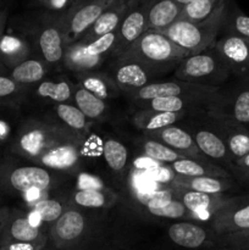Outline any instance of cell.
<instances>
[{"label":"cell","instance_id":"34","mask_svg":"<svg viewBox=\"0 0 249 250\" xmlns=\"http://www.w3.org/2000/svg\"><path fill=\"white\" fill-rule=\"evenodd\" d=\"M53 110L58 121L66 128L81 134H85V132L89 129L90 121L72 103L55 104Z\"/></svg>","mask_w":249,"mask_h":250},{"label":"cell","instance_id":"51","mask_svg":"<svg viewBox=\"0 0 249 250\" xmlns=\"http://www.w3.org/2000/svg\"><path fill=\"white\" fill-rule=\"evenodd\" d=\"M176 1H177L178 5H181V6H183V5L188 4V2L193 1V0H176Z\"/></svg>","mask_w":249,"mask_h":250},{"label":"cell","instance_id":"37","mask_svg":"<svg viewBox=\"0 0 249 250\" xmlns=\"http://www.w3.org/2000/svg\"><path fill=\"white\" fill-rule=\"evenodd\" d=\"M103 155L107 166L114 172L121 173L126 168L128 160V151L127 148L117 139L107 138L103 144Z\"/></svg>","mask_w":249,"mask_h":250},{"label":"cell","instance_id":"46","mask_svg":"<svg viewBox=\"0 0 249 250\" xmlns=\"http://www.w3.org/2000/svg\"><path fill=\"white\" fill-rule=\"evenodd\" d=\"M46 244L28 242H7L0 244V250H43Z\"/></svg>","mask_w":249,"mask_h":250},{"label":"cell","instance_id":"27","mask_svg":"<svg viewBox=\"0 0 249 250\" xmlns=\"http://www.w3.org/2000/svg\"><path fill=\"white\" fill-rule=\"evenodd\" d=\"M31 44L23 36L4 33L0 38V62L9 71L31 58Z\"/></svg>","mask_w":249,"mask_h":250},{"label":"cell","instance_id":"1","mask_svg":"<svg viewBox=\"0 0 249 250\" xmlns=\"http://www.w3.org/2000/svg\"><path fill=\"white\" fill-rule=\"evenodd\" d=\"M84 138L85 134L71 131L59 121L31 119L19 127L10 143V151L33 163L39 155L59 144Z\"/></svg>","mask_w":249,"mask_h":250},{"label":"cell","instance_id":"32","mask_svg":"<svg viewBox=\"0 0 249 250\" xmlns=\"http://www.w3.org/2000/svg\"><path fill=\"white\" fill-rule=\"evenodd\" d=\"M186 112H160L153 110H138L133 115V125L144 133L158 131L165 127L173 126L180 119L185 117Z\"/></svg>","mask_w":249,"mask_h":250},{"label":"cell","instance_id":"30","mask_svg":"<svg viewBox=\"0 0 249 250\" xmlns=\"http://www.w3.org/2000/svg\"><path fill=\"white\" fill-rule=\"evenodd\" d=\"M33 87V95L37 99L48 100L54 103V105L73 103L75 85L65 78H56V80L45 78Z\"/></svg>","mask_w":249,"mask_h":250},{"label":"cell","instance_id":"50","mask_svg":"<svg viewBox=\"0 0 249 250\" xmlns=\"http://www.w3.org/2000/svg\"><path fill=\"white\" fill-rule=\"evenodd\" d=\"M87 1H89V0H75L72 4V6H78V5H82Z\"/></svg>","mask_w":249,"mask_h":250},{"label":"cell","instance_id":"6","mask_svg":"<svg viewBox=\"0 0 249 250\" xmlns=\"http://www.w3.org/2000/svg\"><path fill=\"white\" fill-rule=\"evenodd\" d=\"M116 49V32L105 34L93 42L78 41L65 48L62 66L75 75L97 71L107 58L115 55Z\"/></svg>","mask_w":249,"mask_h":250},{"label":"cell","instance_id":"13","mask_svg":"<svg viewBox=\"0 0 249 250\" xmlns=\"http://www.w3.org/2000/svg\"><path fill=\"white\" fill-rule=\"evenodd\" d=\"M209 224L217 238L249 229V195L232 198Z\"/></svg>","mask_w":249,"mask_h":250},{"label":"cell","instance_id":"29","mask_svg":"<svg viewBox=\"0 0 249 250\" xmlns=\"http://www.w3.org/2000/svg\"><path fill=\"white\" fill-rule=\"evenodd\" d=\"M211 100L203 98L192 97H170V98H155V99L145 100L137 103L139 110H153L160 112H186L193 107H204Z\"/></svg>","mask_w":249,"mask_h":250},{"label":"cell","instance_id":"43","mask_svg":"<svg viewBox=\"0 0 249 250\" xmlns=\"http://www.w3.org/2000/svg\"><path fill=\"white\" fill-rule=\"evenodd\" d=\"M231 250H249V229L220 238Z\"/></svg>","mask_w":249,"mask_h":250},{"label":"cell","instance_id":"7","mask_svg":"<svg viewBox=\"0 0 249 250\" xmlns=\"http://www.w3.org/2000/svg\"><path fill=\"white\" fill-rule=\"evenodd\" d=\"M205 110L209 119L249 128V77L238 78L227 90L220 88Z\"/></svg>","mask_w":249,"mask_h":250},{"label":"cell","instance_id":"2","mask_svg":"<svg viewBox=\"0 0 249 250\" xmlns=\"http://www.w3.org/2000/svg\"><path fill=\"white\" fill-rule=\"evenodd\" d=\"M229 0H220L209 17L200 22H188L177 20L161 32L189 53L198 54L205 49L214 46L219 33L222 31L225 15Z\"/></svg>","mask_w":249,"mask_h":250},{"label":"cell","instance_id":"47","mask_svg":"<svg viewBox=\"0 0 249 250\" xmlns=\"http://www.w3.org/2000/svg\"><path fill=\"white\" fill-rule=\"evenodd\" d=\"M12 210L7 207H0V234H1L2 229H4L5 225L9 221V217L11 215Z\"/></svg>","mask_w":249,"mask_h":250},{"label":"cell","instance_id":"44","mask_svg":"<svg viewBox=\"0 0 249 250\" xmlns=\"http://www.w3.org/2000/svg\"><path fill=\"white\" fill-rule=\"evenodd\" d=\"M228 171L239 182L249 187V154H247L244 158L232 163Z\"/></svg>","mask_w":249,"mask_h":250},{"label":"cell","instance_id":"31","mask_svg":"<svg viewBox=\"0 0 249 250\" xmlns=\"http://www.w3.org/2000/svg\"><path fill=\"white\" fill-rule=\"evenodd\" d=\"M49 66L39 58H28L9 71L11 77L19 84L23 87H33L43 80H45L49 72Z\"/></svg>","mask_w":249,"mask_h":250},{"label":"cell","instance_id":"49","mask_svg":"<svg viewBox=\"0 0 249 250\" xmlns=\"http://www.w3.org/2000/svg\"><path fill=\"white\" fill-rule=\"evenodd\" d=\"M9 75V70L0 62V76H7Z\"/></svg>","mask_w":249,"mask_h":250},{"label":"cell","instance_id":"9","mask_svg":"<svg viewBox=\"0 0 249 250\" xmlns=\"http://www.w3.org/2000/svg\"><path fill=\"white\" fill-rule=\"evenodd\" d=\"M220 88L205 87V85L176 80L166 81V82H151L137 92L128 94V97L134 100V103L145 102V100L155 99V98L170 97H192L214 100Z\"/></svg>","mask_w":249,"mask_h":250},{"label":"cell","instance_id":"41","mask_svg":"<svg viewBox=\"0 0 249 250\" xmlns=\"http://www.w3.org/2000/svg\"><path fill=\"white\" fill-rule=\"evenodd\" d=\"M151 215L158 217H166V219H183L185 221L187 220H193L192 214L188 211L187 208L176 198L172 202L166 204L165 207L158 208V209L148 210Z\"/></svg>","mask_w":249,"mask_h":250},{"label":"cell","instance_id":"22","mask_svg":"<svg viewBox=\"0 0 249 250\" xmlns=\"http://www.w3.org/2000/svg\"><path fill=\"white\" fill-rule=\"evenodd\" d=\"M190 134H192L198 149L205 158L209 159L210 161L214 160L216 163H220L222 167L226 168L227 171L229 170L232 160L229 158L224 141L214 128H198Z\"/></svg>","mask_w":249,"mask_h":250},{"label":"cell","instance_id":"42","mask_svg":"<svg viewBox=\"0 0 249 250\" xmlns=\"http://www.w3.org/2000/svg\"><path fill=\"white\" fill-rule=\"evenodd\" d=\"M27 88L15 82L9 76H0V103L16 102L23 97Z\"/></svg>","mask_w":249,"mask_h":250},{"label":"cell","instance_id":"4","mask_svg":"<svg viewBox=\"0 0 249 250\" xmlns=\"http://www.w3.org/2000/svg\"><path fill=\"white\" fill-rule=\"evenodd\" d=\"M231 76L214 46L183 59L175 71L176 80L212 88H221Z\"/></svg>","mask_w":249,"mask_h":250},{"label":"cell","instance_id":"18","mask_svg":"<svg viewBox=\"0 0 249 250\" xmlns=\"http://www.w3.org/2000/svg\"><path fill=\"white\" fill-rule=\"evenodd\" d=\"M153 73V70L137 61L117 58L111 77L121 93L128 95L149 84Z\"/></svg>","mask_w":249,"mask_h":250},{"label":"cell","instance_id":"17","mask_svg":"<svg viewBox=\"0 0 249 250\" xmlns=\"http://www.w3.org/2000/svg\"><path fill=\"white\" fill-rule=\"evenodd\" d=\"M48 236L32 221L31 216L21 210L14 209L0 234V244L7 242H28L46 244Z\"/></svg>","mask_w":249,"mask_h":250},{"label":"cell","instance_id":"23","mask_svg":"<svg viewBox=\"0 0 249 250\" xmlns=\"http://www.w3.org/2000/svg\"><path fill=\"white\" fill-rule=\"evenodd\" d=\"M131 0H115L94 22L92 27L80 39L83 42H93L107 33L116 32L120 22L124 19Z\"/></svg>","mask_w":249,"mask_h":250},{"label":"cell","instance_id":"10","mask_svg":"<svg viewBox=\"0 0 249 250\" xmlns=\"http://www.w3.org/2000/svg\"><path fill=\"white\" fill-rule=\"evenodd\" d=\"M87 138L66 142L39 155L33 164L51 171H75L81 166L82 159L87 155Z\"/></svg>","mask_w":249,"mask_h":250},{"label":"cell","instance_id":"28","mask_svg":"<svg viewBox=\"0 0 249 250\" xmlns=\"http://www.w3.org/2000/svg\"><path fill=\"white\" fill-rule=\"evenodd\" d=\"M182 6L176 0H148L146 24L148 29L163 31L177 20Z\"/></svg>","mask_w":249,"mask_h":250},{"label":"cell","instance_id":"45","mask_svg":"<svg viewBox=\"0 0 249 250\" xmlns=\"http://www.w3.org/2000/svg\"><path fill=\"white\" fill-rule=\"evenodd\" d=\"M73 1L75 0H38L39 5L51 10V11L59 12L60 15L67 11L72 6Z\"/></svg>","mask_w":249,"mask_h":250},{"label":"cell","instance_id":"19","mask_svg":"<svg viewBox=\"0 0 249 250\" xmlns=\"http://www.w3.org/2000/svg\"><path fill=\"white\" fill-rule=\"evenodd\" d=\"M144 136L154 139V141L160 142L164 146L182 154L185 158L194 159V160L199 161H210L209 159L205 158L200 153L192 134L186 131L185 128H181L177 126H168L165 128L158 129V131L144 133Z\"/></svg>","mask_w":249,"mask_h":250},{"label":"cell","instance_id":"33","mask_svg":"<svg viewBox=\"0 0 249 250\" xmlns=\"http://www.w3.org/2000/svg\"><path fill=\"white\" fill-rule=\"evenodd\" d=\"M73 104L84 114L89 121L104 119L107 111V104L105 100L99 99L77 84L75 85L73 90Z\"/></svg>","mask_w":249,"mask_h":250},{"label":"cell","instance_id":"48","mask_svg":"<svg viewBox=\"0 0 249 250\" xmlns=\"http://www.w3.org/2000/svg\"><path fill=\"white\" fill-rule=\"evenodd\" d=\"M7 21V12L6 10H0V38L4 36L5 26H6Z\"/></svg>","mask_w":249,"mask_h":250},{"label":"cell","instance_id":"3","mask_svg":"<svg viewBox=\"0 0 249 250\" xmlns=\"http://www.w3.org/2000/svg\"><path fill=\"white\" fill-rule=\"evenodd\" d=\"M187 56H189V53L173 43L165 34L154 29H148L126 50L115 58L137 61L155 71L164 70L173 65L178 66Z\"/></svg>","mask_w":249,"mask_h":250},{"label":"cell","instance_id":"16","mask_svg":"<svg viewBox=\"0 0 249 250\" xmlns=\"http://www.w3.org/2000/svg\"><path fill=\"white\" fill-rule=\"evenodd\" d=\"M36 45L39 51V59L44 61L49 68H56L63 65L65 42L58 19L42 27L36 36Z\"/></svg>","mask_w":249,"mask_h":250},{"label":"cell","instance_id":"39","mask_svg":"<svg viewBox=\"0 0 249 250\" xmlns=\"http://www.w3.org/2000/svg\"><path fill=\"white\" fill-rule=\"evenodd\" d=\"M29 208H31L32 214L38 217L39 222L51 226L70 207H66V204L58 199L45 198Z\"/></svg>","mask_w":249,"mask_h":250},{"label":"cell","instance_id":"24","mask_svg":"<svg viewBox=\"0 0 249 250\" xmlns=\"http://www.w3.org/2000/svg\"><path fill=\"white\" fill-rule=\"evenodd\" d=\"M77 85L84 88L93 95L102 100H109L122 94L121 90L112 80L111 75L102 71H89V72L77 73Z\"/></svg>","mask_w":249,"mask_h":250},{"label":"cell","instance_id":"5","mask_svg":"<svg viewBox=\"0 0 249 250\" xmlns=\"http://www.w3.org/2000/svg\"><path fill=\"white\" fill-rule=\"evenodd\" d=\"M56 177L51 170L39 165H21L0 161V189L10 194L27 195L32 192H50Z\"/></svg>","mask_w":249,"mask_h":250},{"label":"cell","instance_id":"15","mask_svg":"<svg viewBox=\"0 0 249 250\" xmlns=\"http://www.w3.org/2000/svg\"><path fill=\"white\" fill-rule=\"evenodd\" d=\"M146 2L148 0H131L128 9L116 29L117 49L114 56L126 50L144 32L148 31Z\"/></svg>","mask_w":249,"mask_h":250},{"label":"cell","instance_id":"21","mask_svg":"<svg viewBox=\"0 0 249 250\" xmlns=\"http://www.w3.org/2000/svg\"><path fill=\"white\" fill-rule=\"evenodd\" d=\"M211 120V119H210ZM214 129L217 132L226 146L232 163L244 158L249 154V128L239 125L228 124V122L215 121Z\"/></svg>","mask_w":249,"mask_h":250},{"label":"cell","instance_id":"35","mask_svg":"<svg viewBox=\"0 0 249 250\" xmlns=\"http://www.w3.org/2000/svg\"><path fill=\"white\" fill-rule=\"evenodd\" d=\"M116 200L114 192L105 188V189H78L73 192L71 202L73 205L85 209H102L112 205Z\"/></svg>","mask_w":249,"mask_h":250},{"label":"cell","instance_id":"11","mask_svg":"<svg viewBox=\"0 0 249 250\" xmlns=\"http://www.w3.org/2000/svg\"><path fill=\"white\" fill-rule=\"evenodd\" d=\"M87 217L82 211L68 208L50 227L48 238L58 249H71L77 246L87 231Z\"/></svg>","mask_w":249,"mask_h":250},{"label":"cell","instance_id":"8","mask_svg":"<svg viewBox=\"0 0 249 250\" xmlns=\"http://www.w3.org/2000/svg\"><path fill=\"white\" fill-rule=\"evenodd\" d=\"M115 0H89L78 6H71L58 19L65 45H71L80 41L85 32L94 24L98 17L114 2Z\"/></svg>","mask_w":249,"mask_h":250},{"label":"cell","instance_id":"25","mask_svg":"<svg viewBox=\"0 0 249 250\" xmlns=\"http://www.w3.org/2000/svg\"><path fill=\"white\" fill-rule=\"evenodd\" d=\"M170 186L193 190V192L207 193V194H225V193L233 189L236 187V183H234L232 178L183 177V176H175Z\"/></svg>","mask_w":249,"mask_h":250},{"label":"cell","instance_id":"26","mask_svg":"<svg viewBox=\"0 0 249 250\" xmlns=\"http://www.w3.org/2000/svg\"><path fill=\"white\" fill-rule=\"evenodd\" d=\"M176 176L183 177H222L232 178V175L212 161H199L194 159L182 158L167 165Z\"/></svg>","mask_w":249,"mask_h":250},{"label":"cell","instance_id":"36","mask_svg":"<svg viewBox=\"0 0 249 250\" xmlns=\"http://www.w3.org/2000/svg\"><path fill=\"white\" fill-rule=\"evenodd\" d=\"M222 31L225 34H233L249 42V16L239 10L233 0H229L227 5Z\"/></svg>","mask_w":249,"mask_h":250},{"label":"cell","instance_id":"12","mask_svg":"<svg viewBox=\"0 0 249 250\" xmlns=\"http://www.w3.org/2000/svg\"><path fill=\"white\" fill-rule=\"evenodd\" d=\"M168 187L172 188L175 197L192 214L193 221H205L208 224L233 198L227 194H207V193L193 192L172 186Z\"/></svg>","mask_w":249,"mask_h":250},{"label":"cell","instance_id":"38","mask_svg":"<svg viewBox=\"0 0 249 250\" xmlns=\"http://www.w3.org/2000/svg\"><path fill=\"white\" fill-rule=\"evenodd\" d=\"M141 148L143 150L144 156H146V158L151 159L154 161H158V163L163 164V165L166 164V166L180 160V159L185 158L182 154L177 153L173 149L164 146L160 142L154 141V139L148 138V137H145V139L142 142Z\"/></svg>","mask_w":249,"mask_h":250},{"label":"cell","instance_id":"40","mask_svg":"<svg viewBox=\"0 0 249 250\" xmlns=\"http://www.w3.org/2000/svg\"><path fill=\"white\" fill-rule=\"evenodd\" d=\"M219 1L220 0H193L183 5L177 20L188 22L203 21L211 15Z\"/></svg>","mask_w":249,"mask_h":250},{"label":"cell","instance_id":"14","mask_svg":"<svg viewBox=\"0 0 249 250\" xmlns=\"http://www.w3.org/2000/svg\"><path fill=\"white\" fill-rule=\"evenodd\" d=\"M214 49L237 78L249 77V42L233 34L217 37Z\"/></svg>","mask_w":249,"mask_h":250},{"label":"cell","instance_id":"20","mask_svg":"<svg viewBox=\"0 0 249 250\" xmlns=\"http://www.w3.org/2000/svg\"><path fill=\"white\" fill-rule=\"evenodd\" d=\"M167 234L173 243L188 249H197L207 246L211 243L212 236H215L214 232H209L202 225L185 220L171 225Z\"/></svg>","mask_w":249,"mask_h":250}]
</instances>
